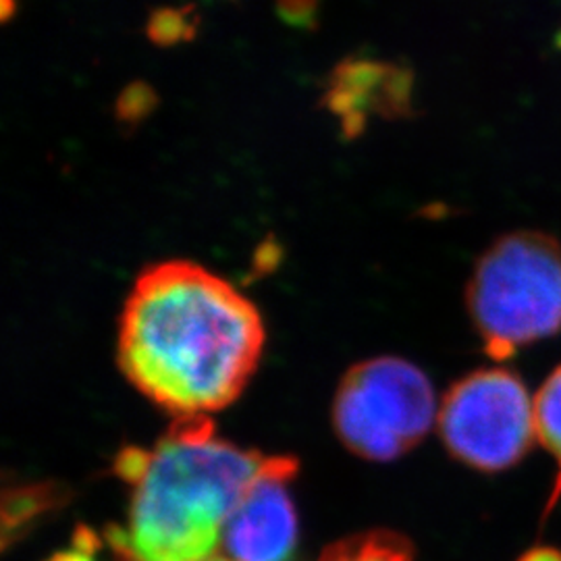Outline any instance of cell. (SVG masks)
<instances>
[{"instance_id": "6da1fadb", "label": "cell", "mask_w": 561, "mask_h": 561, "mask_svg": "<svg viewBox=\"0 0 561 561\" xmlns=\"http://www.w3.org/2000/svg\"><path fill=\"white\" fill-rule=\"evenodd\" d=\"M254 301L198 262L144 268L125 300L117 364L146 400L178 421L210 419L240 400L264 354Z\"/></svg>"}, {"instance_id": "7a4b0ae2", "label": "cell", "mask_w": 561, "mask_h": 561, "mask_svg": "<svg viewBox=\"0 0 561 561\" xmlns=\"http://www.w3.org/2000/svg\"><path fill=\"white\" fill-rule=\"evenodd\" d=\"M273 460L222 439L210 419L173 422L152 447L117 458L129 505L106 537L111 549L123 561L219 558L227 522Z\"/></svg>"}, {"instance_id": "3957f363", "label": "cell", "mask_w": 561, "mask_h": 561, "mask_svg": "<svg viewBox=\"0 0 561 561\" xmlns=\"http://www.w3.org/2000/svg\"><path fill=\"white\" fill-rule=\"evenodd\" d=\"M466 304L484 347L510 356L561 329V243L541 231L493 241L468 280Z\"/></svg>"}, {"instance_id": "277c9868", "label": "cell", "mask_w": 561, "mask_h": 561, "mask_svg": "<svg viewBox=\"0 0 561 561\" xmlns=\"http://www.w3.org/2000/svg\"><path fill=\"white\" fill-rule=\"evenodd\" d=\"M435 389L421 368L396 356L352 366L333 398V428L347 451L391 461L414 449L439 419Z\"/></svg>"}, {"instance_id": "5b68a950", "label": "cell", "mask_w": 561, "mask_h": 561, "mask_svg": "<svg viewBox=\"0 0 561 561\" xmlns=\"http://www.w3.org/2000/svg\"><path fill=\"white\" fill-rule=\"evenodd\" d=\"M439 433L461 463L500 472L537 439L535 398L505 368H482L456 382L439 405Z\"/></svg>"}, {"instance_id": "8992f818", "label": "cell", "mask_w": 561, "mask_h": 561, "mask_svg": "<svg viewBox=\"0 0 561 561\" xmlns=\"http://www.w3.org/2000/svg\"><path fill=\"white\" fill-rule=\"evenodd\" d=\"M298 461L275 456L271 468L241 497L227 522L222 553L233 561H289L298 545V514L289 482Z\"/></svg>"}, {"instance_id": "52a82bcc", "label": "cell", "mask_w": 561, "mask_h": 561, "mask_svg": "<svg viewBox=\"0 0 561 561\" xmlns=\"http://www.w3.org/2000/svg\"><path fill=\"white\" fill-rule=\"evenodd\" d=\"M329 106L347 131L362 125L368 111L401 115L410 106V78L400 69L370 60L347 62L331 81Z\"/></svg>"}, {"instance_id": "ba28073f", "label": "cell", "mask_w": 561, "mask_h": 561, "mask_svg": "<svg viewBox=\"0 0 561 561\" xmlns=\"http://www.w3.org/2000/svg\"><path fill=\"white\" fill-rule=\"evenodd\" d=\"M319 561H414V551L396 533L368 530L333 542Z\"/></svg>"}, {"instance_id": "9c48e42d", "label": "cell", "mask_w": 561, "mask_h": 561, "mask_svg": "<svg viewBox=\"0 0 561 561\" xmlns=\"http://www.w3.org/2000/svg\"><path fill=\"white\" fill-rule=\"evenodd\" d=\"M535 431L537 442L556 458L561 470V366L547 377L535 396Z\"/></svg>"}, {"instance_id": "30bf717a", "label": "cell", "mask_w": 561, "mask_h": 561, "mask_svg": "<svg viewBox=\"0 0 561 561\" xmlns=\"http://www.w3.org/2000/svg\"><path fill=\"white\" fill-rule=\"evenodd\" d=\"M152 36L157 41L173 42L178 41L180 36H185V20L181 13L175 11H164L162 13V20L152 21Z\"/></svg>"}, {"instance_id": "8fae6325", "label": "cell", "mask_w": 561, "mask_h": 561, "mask_svg": "<svg viewBox=\"0 0 561 561\" xmlns=\"http://www.w3.org/2000/svg\"><path fill=\"white\" fill-rule=\"evenodd\" d=\"M208 561H233V560H229V558H225V556H219V558H213V560H208Z\"/></svg>"}]
</instances>
